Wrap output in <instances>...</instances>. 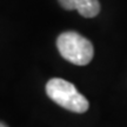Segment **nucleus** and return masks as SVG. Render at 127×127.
Segmentation results:
<instances>
[{
	"instance_id": "nucleus-3",
	"label": "nucleus",
	"mask_w": 127,
	"mask_h": 127,
	"mask_svg": "<svg viewBox=\"0 0 127 127\" xmlns=\"http://www.w3.org/2000/svg\"><path fill=\"white\" fill-rule=\"evenodd\" d=\"M59 2L67 11L77 9L85 18H94L100 12L98 0H59Z\"/></svg>"
},
{
	"instance_id": "nucleus-2",
	"label": "nucleus",
	"mask_w": 127,
	"mask_h": 127,
	"mask_svg": "<svg viewBox=\"0 0 127 127\" xmlns=\"http://www.w3.org/2000/svg\"><path fill=\"white\" fill-rule=\"evenodd\" d=\"M57 47L64 59L78 66L90 64L94 55L91 41L73 31L61 33L57 39Z\"/></svg>"
},
{
	"instance_id": "nucleus-1",
	"label": "nucleus",
	"mask_w": 127,
	"mask_h": 127,
	"mask_svg": "<svg viewBox=\"0 0 127 127\" xmlns=\"http://www.w3.org/2000/svg\"><path fill=\"white\" fill-rule=\"evenodd\" d=\"M46 94L57 105L74 113H85L90 107L87 99L78 92L77 87L60 78H53L46 84Z\"/></svg>"
},
{
	"instance_id": "nucleus-4",
	"label": "nucleus",
	"mask_w": 127,
	"mask_h": 127,
	"mask_svg": "<svg viewBox=\"0 0 127 127\" xmlns=\"http://www.w3.org/2000/svg\"><path fill=\"white\" fill-rule=\"evenodd\" d=\"M0 127H7L5 124H2V123H0Z\"/></svg>"
}]
</instances>
